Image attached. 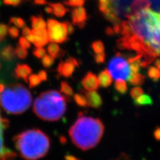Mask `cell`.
Instances as JSON below:
<instances>
[{
	"label": "cell",
	"mask_w": 160,
	"mask_h": 160,
	"mask_svg": "<svg viewBox=\"0 0 160 160\" xmlns=\"http://www.w3.org/2000/svg\"><path fill=\"white\" fill-rule=\"evenodd\" d=\"M126 17L132 33L156 57H160V12L144 9Z\"/></svg>",
	"instance_id": "1"
},
{
	"label": "cell",
	"mask_w": 160,
	"mask_h": 160,
	"mask_svg": "<svg viewBox=\"0 0 160 160\" xmlns=\"http://www.w3.org/2000/svg\"><path fill=\"white\" fill-rule=\"evenodd\" d=\"M105 127L98 118L79 113V117L69 130V136L75 146L83 151L96 147L101 140Z\"/></svg>",
	"instance_id": "2"
},
{
	"label": "cell",
	"mask_w": 160,
	"mask_h": 160,
	"mask_svg": "<svg viewBox=\"0 0 160 160\" xmlns=\"http://www.w3.org/2000/svg\"><path fill=\"white\" fill-rule=\"evenodd\" d=\"M19 155L26 160H37L44 157L50 148V139L42 130H26L14 138Z\"/></svg>",
	"instance_id": "3"
},
{
	"label": "cell",
	"mask_w": 160,
	"mask_h": 160,
	"mask_svg": "<svg viewBox=\"0 0 160 160\" xmlns=\"http://www.w3.org/2000/svg\"><path fill=\"white\" fill-rule=\"evenodd\" d=\"M70 98L56 90L42 92L36 99L33 110L36 116L44 121L55 122L61 119L67 109Z\"/></svg>",
	"instance_id": "4"
},
{
	"label": "cell",
	"mask_w": 160,
	"mask_h": 160,
	"mask_svg": "<svg viewBox=\"0 0 160 160\" xmlns=\"http://www.w3.org/2000/svg\"><path fill=\"white\" fill-rule=\"evenodd\" d=\"M32 96L23 85L15 83L0 93V106L9 114H21L31 106Z\"/></svg>",
	"instance_id": "5"
},
{
	"label": "cell",
	"mask_w": 160,
	"mask_h": 160,
	"mask_svg": "<svg viewBox=\"0 0 160 160\" xmlns=\"http://www.w3.org/2000/svg\"><path fill=\"white\" fill-rule=\"evenodd\" d=\"M108 71L112 78L116 80H129L132 78V70L128 59L120 53H117L108 63Z\"/></svg>",
	"instance_id": "6"
},
{
	"label": "cell",
	"mask_w": 160,
	"mask_h": 160,
	"mask_svg": "<svg viewBox=\"0 0 160 160\" xmlns=\"http://www.w3.org/2000/svg\"><path fill=\"white\" fill-rule=\"evenodd\" d=\"M47 26L49 42L63 43L68 41V33L66 22H59L54 19H48Z\"/></svg>",
	"instance_id": "7"
},
{
	"label": "cell",
	"mask_w": 160,
	"mask_h": 160,
	"mask_svg": "<svg viewBox=\"0 0 160 160\" xmlns=\"http://www.w3.org/2000/svg\"><path fill=\"white\" fill-rule=\"evenodd\" d=\"M79 64L80 63L77 59L69 57L65 62L61 61L59 63L57 72L59 76L68 78L72 76L76 67H79Z\"/></svg>",
	"instance_id": "8"
},
{
	"label": "cell",
	"mask_w": 160,
	"mask_h": 160,
	"mask_svg": "<svg viewBox=\"0 0 160 160\" xmlns=\"http://www.w3.org/2000/svg\"><path fill=\"white\" fill-rule=\"evenodd\" d=\"M72 24L78 26L80 29H83L86 27V21L88 19L87 12L83 7L74 8L71 12Z\"/></svg>",
	"instance_id": "9"
},
{
	"label": "cell",
	"mask_w": 160,
	"mask_h": 160,
	"mask_svg": "<svg viewBox=\"0 0 160 160\" xmlns=\"http://www.w3.org/2000/svg\"><path fill=\"white\" fill-rule=\"evenodd\" d=\"M32 43L36 48H43L49 42L48 33L46 28L33 29L31 32Z\"/></svg>",
	"instance_id": "10"
},
{
	"label": "cell",
	"mask_w": 160,
	"mask_h": 160,
	"mask_svg": "<svg viewBox=\"0 0 160 160\" xmlns=\"http://www.w3.org/2000/svg\"><path fill=\"white\" fill-rule=\"evenodd\" d=\"M83 88L87 91H96L99 88V83L97 76L91 72H88L82 80Z\"/></svg>",
	"instance_id": "11"
},
{
	"label": "cell",
	"mask_w": 160,
	"mask_h": 160,
	"mask_svg": "<svg viewBox=\"0 0 160 160\" xmlns=\"http://www.w3.org/2000/svg\"><path fill=\"white\" fill-rule=\"evenodd\" d=\"M88 107L98 109L102 106V99L96 91L85 92Z\"/></svg>",
	"instance_id": "12"
},
{
	"label": "cell",
	"mask_w": 160,
	"mask_h": 160,
	"mask_svg": "<svg viewBox=\"0 0 160 160\" xmlns=\"http://www.w3.org/2000/svg\"><path fill=\"white\" fill-rule=\"evenodd\" d=\"M151 6L149 0H133V2L128 8L126 16L138 13L142 9L149 8Z\"/></svg>",
	"instance_id": "13"
},
{
	"label": "cell",
	"mask_w": 160,
	"mask_h": 160,
	"mask_svg": "<svg viewBox=\"0 0 160 160\" xmlns=\"http://www.w3.org/2000/svg\"><path fill=\"white\" fill-rule=\"evenodd\" d=\"M32 69L28 64H18L15 69V74L18 79H22L28 83V77L32 73Z\"/></svg>",
	"instance_id": "14"
},
{
	"label": "cell",
	"mask_w": 160,
	"mask_h": 160,
	"mask_svg": "<svg viewBox=\"0 0 160 160\" xmlns=\"http://www.w3.org/2000/svg\"><path fill=\"white\" fill-rule=\"evenodd\" d=\"M99 86L102 88H108L112 83V78L108 69H104L99 73L98 76Z\"/></svg>",
	"instance_id": "15"
},
{
	"label": "cell",
	"mask_w": 160,
	"mask_h": 160,
	"mask_svg": "<svg viewBox=\"0 0 160 160\" xmlns=\"http://www.w3.org/2000/svg\"><path fill=\"white\" fill-rule=\"evenodd\" d=\"M48 6H51L53 9V13L58 18L63 17L67 12L69 11L68 8L60 3H49Z\"/></svg>",
	"instance_id": "16"
},
{
	"label": "cell",
	"mask_w": 160,
	"mask_h": 160,
	"mask_svg": "<svg viewBox=\"0 0 160 160\" xmlns=\"http://www.w3.org/2000/svg\"><path fill=\"white\" fill-rule=\"evenodd\" d=\"M47 50L51 56L55 59L63 57L65 55V52L62 50L56 43H51L48 45Z\"/></svg>",
	"instance_id": "17"
},
{
	"label": "cell",
	"mask_w": 160,
	"mask_h": 160,
	"mask_svg": "<svg viewBox=\"0 0 160 160\" xmlns=\"http://www.w3.org/2000/svg\"><path fill=\"white\" fill-rule=\"evenodd\" d=\"M133 103L136 106H152L153 104V100L151 96L148 94H142L136 98L133 99Z\"/></svg>",
	"instance_id": "18"
},
{
	"label": "cell",
	"mask_w": 160,
	"mask_h": 160,
	"mask_svg": "<svg viewBox=\"0 0 160 160\" xmlns=\"http://www.w3.org/2000/svg\"><path fill=\"white\" fill-rule=\"evenodd\" d=\"M15 56V52L13 47L8 45L0 51V57L6 61H11Z\"/></svg>",
	"instance_id": "19"
},
{
	"label": "cell",
	"mask_w": 160,
	"mask_h": 160,
	"mask_svg": "<svg viewBox=\"0 0 160 160\" xmlns=\"http://www.w3.org/2000/svg\"><path fill=\"white\" fill-rule=\"evenodd\" d=\"M9 125V122L8 120L3 118L1 115H0V153H2L5 148H6V146H4L3 143V129L8 128Z\"/></svg>",
	"instance_id": "20"
},
{
	"label": "cell",
	"mask_w": 160,
	"mask_h": 160,
	"mask_svg": "<svg viewBox=\"0 0 160 160\" xmlns=\"http://www.w3.org/2000/svg\"><path fill=\"white\" fill-rule=\"evenodd\" d=\"M32 26L33 29L37 28H46L47 25L45 20L42 16H33L30 18Z\"/></svg>",
	"instance_id": "21"
},
{
	"label": "cell",
	"mask_w": 160,
	"mask_h": 160,
	"mask_svg": "<svg viewBox=\"0 0 160 160\" xmlns=\"http://www.w3.org/2000/svg\"><path fill=\"white\" fill-rule=\"evenodd\" d=\"M145 79H146V78H145L143 75L138 73L133 75L131 79L129 80V82L133 86H142L145 82Z\"/></svg>",
	"instance_id": "22"
},
{
	"label": "cell",
	"mask_w": 160,
	"mask_h": 160,
	"mask_svg": "<svg viewBox=\"0 0 160 160\" xmlns=\"http://www.w3.org/2000/svg\"><path fill=\"white\" fill-rule=\"evenodd\" d=\"M114 88L116 91L122 95L126 94L128 92V86L124 80H116L114 83Z\"/></svg>",
	"instance_id": "23"
},
{
	"label": "cell",
	"mask_w": 160,
	"mask_h": 160,
	"mask_svg": "<svg viewBox=\"0 0 160 160\" xmlns=\"http://www.w3.org/2000/svg\"><path fill=\"white\" fill-rule=\"evenodd\" d=\"M148 77L153 82H158L160 79V70L155 66H151L148 70Z\"/></svg>",
	"instance_id": "24"
},
{
	"label": "cell",
	"mask_w": 160,
	"mask_h": 160,
	"mask_svg": "<svg viewBox=\"0 0 160 160\" xmlns=\"http://www.w3.org/2000/svg\"><path fill=\"white\" fill-rule=\"evenodd\" d=\"M60 92L69 98L73 95V90L72 88L66 81H62L60 83Z\"/></svg>",
	"instance_id": "25"
},
{
	"label": "cell",
	"mask_w": 160,
	"mask_h": 160,
	"mask_svg": "<svg viewBox=\"0 0 160 160\" xmlns=\"http://www.w3.org/2000/svg\"><path fill=\"white\" fill-rule=\"evenodd\" d=\"M29 86L30 88H34L41 83L42 80L40 79L38 75L32 74L30 75L29 78Z\"/></svg>",
	"instance_id": "26"
},
{
	"label": "cell",
	"mask_w": 160,
	"mask_h": 160,
	"mask_svg": "<svg viewBox=\"0 0 160 160\" xmlns=\"http://www.w3.org/2000/svg\"><path fill=\"white\" fill-rule=\"evenodd\" d=\"M92 49L96 54L103 53L104 52L105 49L103 43L102 41H100V40L95 41L92 43Z\"/></svg>",
	"instance_id": "27"
},
{
	"label": "cell",
	"mask_w": 160,
	"mask_h": 160,
	"mask_svg": "<svg viewBox=\"0 0 160 160\" xmlns=\"http://www.w3.org/2000/svg\"><path fill=\"white\" fill-rule=\"evenodd\" d=\"M73 99L79 106L83 108L88 106L86 96H84L81 93H76L73 96Z\"/></svg>",
	"instance_id": "28"
},
{
	"label": "cell",
	"mask_w": 160,
	"mask_h": 160,
	"mask_svg": "<svg viewBox=\"0 0 160 160\" xmlns=\"http://www.w3.org/2000/svg\"><path fill=\"white\" fill-rule=\"evenodd\" d=\"M15 55H16V56L21 59H26L28 56V52L26 50V49H24L19 46H17L16 49H14Z\"/></svg>",
	"instance_id": "29"
},
{
	"label": "cell",
	"mask_w": 160,
	"mask_h": 160,
	"mask_svg": "<svg viewBox=\"0 0 160 160\" xmlns=\"http://www.w3.org/2000/svg\"><path fill=\"white\" fill-rule=\"evenodd\" d=\"M54 61L55 58L50 56V55L49 56H48V55H45L44 57L42 58V63L44 68H49L53 66L54 63Z\"/></svg>",
	"instance_id": "30"
},
{
	"label": "cell",
	"mask_w": 160,
	"mask_h": 160,
	"mask_svg": "<svg viewBox=\"0 0 160 160\" xmlns=\"http://www.w3.org/2000/svg\"><path fill=\"white\" fill-rule=\"evenodd\" d=\"M63 3L71 7H82L85 3V0H64Z\"/></svg>",
	"instance_id": "31"
},
{
	"label": "cell",
	"mask_w": 160,
	"mask_h": 160,
	"mask_svg": "<svg viewBox=\"0 0 160 160\" xmlns=\"http://www.w3.org/2000/svg\"><path fill=\"white\" fill-rule=\"evenodd\" d=\"M9 23L14 24L17 28H23L26 26V22L23 19L20 18L12 17L9 19Z\"/></svg>",
	"instance_id": "32"
},
{
	"label": "cell",
	"mask_w": 160,
	"mask_h": 160,
	"mask_svg": "<svg viewBox=\"0 0 160 160\" xmlns=\"http://www.w3.org/2000/svg\"><path fill=\"white\" fill-rule=\"evenodd\" d=\"M142 94H143V89L138 86L132 88L131 92H130V95H131V97L133 99H136Z\"/></svg>",
	"instance_id": "33"
},
{
	"label": "cell",
	"mask_w": 160,
	"mask_h": 160,
	"mask_svg": "<svg viewBox=\"0 0 160 160\" xmlns=\"http://www.w3.org/2000/svg\"><path fill=\"white\" fill-rule=\"evenodd\" d=\"M33 54L38 59H42L46 55V50L43 48H36L33 50Z\"/></svg>",
	"instance_id": "34"
},
{
	"label": "cell",
	"mask_w": 160,
	"mask_h": 160,
	"mask_svg": "<svg viewBox=\"0 0 160 160\" xmlns=\"http://www.w3.org/2000/svg\"><path fill=\"white\" fill-rule=\"evenodd\" d=\"M8 33L12 38L16 39L19 36V30L16 26H9L8 28Z\"/></svg>",
	"instance_id": "35"
},
{
	"label": "cell",
	"mask_w": 160,
	"mask_h": 160,
	"mask_svg": "<svg viewBox=\"0 0 160 160\" xmlns=\"http://www.w3.org/2000/svg\"><path fill=\"white\" fill-rule=\"evenodd\" d=\"M106 53L104 52L101 53H98L96 54L94 56V59L95 62H96L98 64H100V63H103L106 61Z\"/></svg>",
	"instance_id": "36"
},
{
	"label": "cell",
	"mask_w": 160,
	"mask_h": 160,
	"mask_svg": "<svg viewBox=\"0 0 160 160\" xmlns=\"http://www.w3.org/2000/svg\"><path fill=\"white\" fill-rule=\"evenodd\" d=\"M19 46L24 49H29L31 47V44L26 38L21 37L19 39Z\"/></svg>",
	"instance_id": "37"
},
{
	"label": "cell",
	"mask_w": 160,
	"mask_h": 160,
	"mask_svg": "<svg viewBox=\"0 0 160 160\" xmlns=\"http://www.w3.org/2000/svg\"><path fill=\"white\" fill-rule=\"evenodd\" d=\"M8 32V28L6 24L0 23V39H4Z\"/></svg>",
	"instance_id": "38"
},
{
	"label": "cell",
	"mask_w": 160,
	"mask_h": 160,
	"mask_svg": "<svg viewBox=\"0 0 160 160\" xmlns=\"http://www.w3.org/2000/svg\"><path fill=\"white\" fill-rule=\"evenodd\" d=\"M3 2L6 6H12L16 7L21 4L22 0H3Z\"/></svg>",
	"instance_id": "39"
},
{
	"label": "cell",
	"mask_w": 160,
	"mask_h": 160,
	"mask_svg": "<svg viewBox=\"0 0 160 160\" xmlns=\"http://www.w3.org/2000/svg\"><path fill=\"white\" fill-rule=\"evenodd\" d=\"M38 76L39 77L40 79L42 81H47L48 79V74L47 72L45 70H41L38 73Z\"/></svg>",
	"instance_id": "40"
},
{
	"label": "cell",
	"mask_w": 160,
	"mask_h": 160,
	"mask_svg": "<svg viewBox=\"0 0 160 160\" xmlns=\"http://www.w3.org/2000/svg\"><path fill=\"white\" fill-rule=\"evenodd\" d=\"M66 25H67L68 33L69 35H72L75 32V28L73 26V24L72 23L69 22H66Z\"/></svg>",
	"instance_id": "41"
},
{
	"label": "cell",
	"mask_w": 160,
	"mask_h": 160,
	"mask_svg": "<svg viewBox=\"0 0 160 160\" xmlns=\"http://www.w3.org/2000/svg\"><path fill=\"white\" fill-rule=\"evenodd\" d=\"M153 137L157 141H160V127L156 128L153 132Z\"/></svg>",
	"instance_id": "42"
},
{
	"label": "cell",
	"mask_w": 160,
	"mask_h": 160,
	"mask_svg": "<svg viewBox=\"0 0 160 160\" xmlns=\"http://www.w3.org/2000/svg\"><path fill=\"white\" fill-rule=\"evenodd\" d=\"M31 32H32V30L30 29L28 26H25L23 28V30H22V34L23 36L24 37L27 38L29 35L31 34Z\"/></svg>",
	"instance_id": "43"
},
{
	"label": "cell",
	"mask_w": 160,
	"mask_h": 160,
	"mask_svg": "<svg viewBox=\"0 0 160 160\" xmlns=\"http://www.w3.org/2000/svg\"><path fill=\"white\" fill-rule=\"evenodd\" d=\"M33 3L36 5H40V6H43V5H46L48 3L47 0H33Z\"/></svg>",
	"instance_id": "44"
},
{
	"label": "cell",
	"mask_w": 160,
	"mask_h": 160,
	"mask_svg": "<svg viewBox=\"0 0 160 160\" xmlns=\"http://www.w3.org/2000/svg\"><path fill=\"white\" fill-rule=\"evenodd\" d=\"M106 34L108 35V36H112V35L113 34V30L112 29V28H109V27H108V28H107V29H106Z\"/></svg>",
	"instance_id": "45"
},
{
	"label": "cell",
	"mask_w": 160,
	"mask_h": 160,
	"mask_svg": "<svg viewBox=\"0 0 160 160\" xmlns=\"http://www.w3.org/2000/svg\"><path fill=\"white\" fill-rule=\"evenodd\" d=\"M45 12H46L47 13H53V9L51 6H48L45 8Z\"/></svg>",
	"instance_id": "46"
},
{
	"label": "cell",
	"mask_w": 160,
	"mask_h": 160,
	"mask_svg": "<svg viewBox=\"0 0 160 160\" xmlns=\"http://www.w3.org/2000/svg\"><path fill=\"white\" fill-rule=\"evenodd\" d=\"M66 160H79V159H77L76 157L71 156V155H68V156H66Z\"/></svg>",
	"instance_id": "47"
},
{
	"label": "cell",
	"mask_w": 160,
	"mask_h": 160,
	"mask_svg": "<svg viewBox=\"0 0 160 160\" xmlns=\"http://www.w3.org/2000/svg\"><path fill=\"white\" fill-rule=\"evenodd\" d=\"M155 65H156V67L160 70V59H156L155 60Z\"/></svg>",
	"instance_id": "48"
},
{
	"label": "cell",
	"mask_w": 160,
	"mask_h": 160,
	"mask_svg": "<svg viewBox=\"0 0 160 160\" xmlns=\"http://www.w3.org/2000/svg\"><path fill=\"white\" fill-rule=\"evenodd\" d=\"M4 89H5L4 85H3V84H2V83H0V93L2 92L3 91Z\"/></svg>",
	"instance_id": "49"
},
{
	"label": "cell",
	"mask_w": 160,
	"mask_h": 160,
	"mask_svg": "<svg viewBox=\"0 0 160 160\" xmlns=\"http://www.w3.org/2000/svg\"><path fill=\"white\" fill-rule=\"evenodd\" d=\"M1 67H2V66H1V63H0V69H1Z\"/></svg>",
	"instance_id": "50"
},
{
	"label": "cell",
	"mask_w": 160,
	"mask_h": 160,
	"mask_svg": "<svg viewBox=\"0 0 160 160\" xmlns=\"http://www.w3.org/2000/svg\"><path fill=\"white\" fill-rule=\"evenodd\" d=\"M0 42H1V39H0Z\"/></svg>",
	"instance_id": "51"
},
{
	"label": "cell",
	"mask_w": 160,
	"mask_h": 160,
	"mask_svg": "<svg viewBox=\"0 0 160 160\" xmlns=\"http://www.w3.org/2000/svg\"><path fill=\"white\" fill-rule=\"evenodd\" d=\"M0 5H1V2H0Z\"/></svg>",
	"instance_id": "52"
},
{
	"label": "cell",
	"mask_w": 160,
	"mask_h": 160,
	"mask_svg": "<svg viewBox=\"0 0 160 160\" xmlns=\"http://www.w3.org/2000/svg\"><path fill=\"white\" fill-rule=\"evenodd\" d=\"M127 160H130V159H127Z\"/></svg>",
	"instance_id": "53"
}]
</instances>
